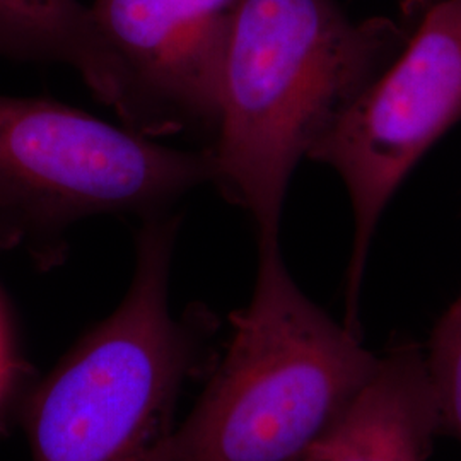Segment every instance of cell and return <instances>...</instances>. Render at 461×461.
Listing matches in <instances>:
<instances>
[{"instance_id":"cell-10","label":"cell","mask_w":461,"mask_h":461,"mask_svg":"<svg viewBox=\"0 0 461 461\" xmlns=\"http://www.w3.org/2000/svg\"><path fill=\"white\" fill-rule=\"evenodd\" d=\"M21 376V367L13 354L11 342L7 337V327L4 314L0 312V417L14 392L17 379Z\"/></svg>"},{"instance_id":"cell-1","label":"cell","mask_w":461,"mask_h":461,"mask_svg":"<svg viewBox=\"0 0 461 461\" xmlns=\"http://www.w3.org/2000/svg\"><path fill=\"white\" fill-rule=\"evenodd\" d=\"M407 38L395 21H356L337 0L238 2L207 150L212 185L247 211L257 240H280L297 166Z\"/></svg>"},{"instance_id":"cell-7","label":"cell","mask_w":461,"mask_h":461,"mask_svg":"<svg viewBox=\"0 0 461 461\" xmlns=\"http://www.w3.org/2000/svg\"><path fill=\"white\" fill-rule=\"evenodd\" d=\"M439 436L424 348L402 342L299 461H428Z\"/></svg>"},{"instance_id":"cell-9","label":"cell","mask_w":461,"mask_h":461,"mask_svg":"<svg viewBox=\"0 0 461 461\" xmlns=\"http://www.w3.org/2000/svg\"><path fill=\"white\" fill-rule=\"evenodd\" d=\"M439 411L441 436L461 445V296L446 310L424 348Z\"/></svg>"},{"instance_id":"cell-5","label":"cell","mask_w":461,"mask_h":461,"mask_svg":"<svg viewBox=\"0 0 461 461\" xmlns=\"http://www.w3.org/2000/svg\"><path fill=\"white\" fill-rule=\"evenodd\" d=\"M460 122L461 0H438L308 156L339 175L350 202L354 232L342 323L359 337L366 265L379 221L415 165Z\"/></svg>"},{"instance_id":"cell-2","label":"cell","mask_w":461,"mask_h":461,"mask_svg":"<svg viewBox=\"0 0 461 461\" xmlns=\"http://www.w3.org/2000/svg\"><path fill=\"white\" fill-rule=\"evenodd\" d=\"M176 211L140 221L122 303L24 398L33 461H154L175 432L183 388L207 363L211 316H175Z\"/></svg>"},{"instance_id":"cell-4","label":"cell","mask_w":461,"mask_h":461,"mask_svg":"<svg viewBox=\"0 0 461 461\" xmlns=\"http://www.w3.org/2000/svg\"><path fill=\"white\" fill-rule=\"evenodd\" d=\"M207 183V149L169 148L62 101L0 96V253L50 270L84 221L173 212Z\"/></svg>"},{"instance_id":"cell-3","label":"cell","mask_w":461,"mask_h":461,"mask_svg":"<svg viewBox=\"0 0 461 461\" xmlns=\"http://www.w3.org/2000/svg\"><path fill=\"white\" fill-rule=\"evenodd\" d=\"M247 306L197 405L154 461H299L373 375L379 356L293 279L280 240H257Z\"/></svg>"},{"instance_id":"cell-6","label":"cell","mask_w":461,"mask_h":461,"mask_svg":"<svg viewBox=\"0 0 461 461\" xmlns=\"http://www.w3.org/2000/svg\"><path fill=\"white\" fill-rule=\"evenodd\" d=\"M240 0H95L91 16L115 66L118 118L149 137L212 133Z\"/></svg>"},{"instance_id":"cell-8","label":"cell","mask_w":461,"mask_h":461,"mask_svg":"<svg viewBox=\"0 0 461 461\" xmlns=\"http://www.w3.org/2000/svg\"><path fill=\"white\" fill-rule=\"evenodd\" d=\"M0 59L70 67L99 101L120 110L115 66L81 0H0Z\"/></svg>"}]
</instances>
